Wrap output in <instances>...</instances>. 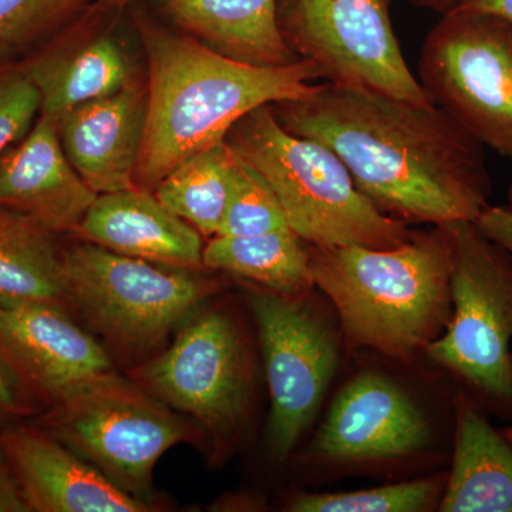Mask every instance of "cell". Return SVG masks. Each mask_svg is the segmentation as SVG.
I'll use <instances>...</instances> for the list:
<instances>
[{
	"mask_svg": "<svg viewBox=\"0 0 512 512\" xmlns=\"http://www.w3.org/2000/svg\"><path fill=\"white\" fill-rule=\"evenodd\" d=\"M225 143L271 185L288 227L312 247L396 248L413 232L357 190L348 167L326 144L296 136L271 104L252 110Z\"/></svg>",
	"mask_w": 512,
	"mask_h": 512,
	"instance_id": "277c9868",
	"label": "cell"
},
{
	"mask_svg": "<svg viewBox=\"0 0 512 512\" xmlns=\"http://www.w3.org/2000/svg\"><path fill=\"white\" fill-rule=\"evenodd\" d=\"M0 512H29L5 451L0 446Z\"/></svg>",
	"mask_w": 512,
	"mask_h": 512,
	"instance_id": "f546056e",
	"label": "cell"
},
{
	"mask_svg": "<svg viewBox=\"0 0 512 512\" xmlns=\"http://www.w3.org/2000/svg\"><path fill=\"white\" fill-rule=\"evenodd\" d=\"M284 228H289L288 222L271 185L254 168L237 158L227 208L217 235L251 237Z\"/></svg>",
	"mask_w": 512,
	"mask_h": 512,
	"instance_id": "484cf974",
	"label": "cell"
},
{
	"mask_svg": "<svg viewBox=\"0 0 512 512\" xmlns=\"http://www.w3.org/2000/svg\"><path fill=\"white\" fill-rule=\"evenodd\" d=\"M100 8L109 10H120L127 8L134 0H94Z\"/></svg>",
	"mask_w": 512,
	"mask_h": 512,
	"instance_id": "d6a6232c",
	"label": "cell"
},
{
	"mask_svg": "<svg viewBox=\"0 0 512 512\" xmlns=\"http://www.w3.org/2000/svg\"><path fill=\"white\" fill-rule=\"evenodd\" d=\"M460 2L461 0H409V3H412L416 8L431 10V12L439 13V15H444V13L456 9Z\"/></svg>",
	"mask_w": 512,
	"mask_h": 512,
	"instance_id": "1f68e13d",
	"label": "cell"
},
{
	"mask_svg": "<svg viewBox=\"0 0 512 512\" xmlns=\"http://www.w3.org/2000/svg\"><path fill=\"white\" fill-rule=\"evenodd\" d=\"M0 446L5 451L29 511L154 510V505L127 493L43 427L18 423L2 427Z\"/></svg>",
	"mask_w": 512,
	"mask_h": 512,
	"instance_id": "5bb4252c",
	"label": "cell"
},
{
	"mask_svg": "<svg viewBox=\"0 0 512 512\" xmlns=\"http://www.w3.org/2000/svg\"><path fill=\"white\" fill-rule=\"evenodd\" d=\"M178 29L215 52L254 66H286L298 56L278 23V0H157Z\"/></svg>",
	"mask_w": 512,
	"mask_h": 512,
	"instance_id": "d6986e66",
	"label": "cell"
},
{
	"mask_svg": "<svg viewBox=\"0 0 512 512\" xmlns=\"http://www.w3.org/2000/svg\"><path fill=\"white\" fill-rule=\"evenodd\" d=\"M35 397L0 350V429L32 413Z\"/></svg>",
	"mask_w": 512,
	"mask_h": 512,
	"instance_id": "83f0119b",
	"label": "cell"
},
{
	"mask_svg": "<svg viewBox=\"0 0 512 512\" xmlns=\"http://www.w3.org/2000/svg\"><path fill=\"white\" fill-rule=\"evenodd\" d=\"M147 57V119L136 187L154 191L185 158L225 141L232 127L266 104L308 96L319 79L308 60L254 66L215 52L137 12Z\"/></svg>",
	"mask_w": 512,
	"mask_h": 512,
	"instance_id": "7a4b0ae2",
	"label": "cell"
},
{
	"mask_svg": "<svg viewBox=\"0 0 512 512\" xmlns=\"http://www.w3.org/2000/svg\"><path fill=\"white\" fill-rule=\"evenodd\" d=\"M40 427L141 500L150 491L158 460L194 439L190 424L175 410L114 372L50 404Z\"/></svg>",
	"mask_w": 512,
	"mask_h": 512,
	"instance_id": "8992f818",
	"label": "cell"
},
{
	"mask_svg": "<svg viewBox=\"0 0 512 512\" xmlns=\"http://www.w3.org/2000/svg\"><path fill=\"white\" fill-rule=\"evenodd\" d=\"M429 443V421L413 397L390 377L363 372L335 397L306 457L339 467L396 463Z\"/></svg>",
	"mask_w": 512,
	"mask_h": 512,
	"instance_id": "7c38bea8",
	"label": "cell"
},
{
	"mask_svg": "<svg viewBox=\"0 0 512 512\" xmlns=\"http://www.w3.org/2000/svg\"><path fill=\"white\" fill-rule=\"evenodd\" d=\"M76 232L117 254L180 268L204 266L200 232L144 188L97 194Z\"/></svg>",
	"mask_w": 512,
	"mask_h": 512,
	"instance_id": "e0dca14e",
	"label": "cell"
},
{
	"mask_svg": "<svg viewBox=\"0 0 512 512\" xmlns=\"http://www.w3.org/2000/svg\"><path fill=\"white\" fill-rule=\"evenodd\" d=\"M305 295H249L271 396L268 447L276 461L286 460L311 426L339 362L335 330Z\"/></svg>",
	"mask_w": 512,
	"mask_h": 512,
	"instance_id": "30bf717a",
	"label": "cell"
},
{
	"mask_svg": "<svg viewBox=\"0 0 512 512\" xmlns=\"http://www.w3.org/2000/svg\"><path fill=\"white\" fill-rule=\"evenodd\" d=\"M96 197L64 153L55 117L40 113L0 160V210L25 215L52 234L76 232Z\"/></svg>",
	"mask_w": 512,
	"mask_h": 512,
	"instance_id": "2e32d148",
	"label": "cell"
},
{
	"mask_svg": "<svg viewBox=\"0 0 512 512\" xmlns=\"http://www.w3.org/2000/svg\"><path fill=\"white\" fill-rule=\"evenodd\" d=\"M477 227L495 244L504 248L512 258V210L504 207H488L476 221Z\"/></svg>",
	"mask_w": 512,
	"mask_h": 512,
	"instance_id": "f1b7e54d",
	"label": "cell"
},
{
	"mask_svg": "<svg viewBox=\"0 0 512 512\" xmlns=\"http://www.w3.org/2000/svg\"><path fill=\"white\" fill-rule=\"evenodd\" d=\"M40 113L42 97L22 63L0 64V160L28 136Z\"/></svg>",
	"mask_w": 512,
	"mask_h": 512,
	"instance_id": "4316f807",
	"label": "cell"
},
{
	"mask_svg": "<svg viewBox=\"0 0 512 512\" xmlns=\"http://www.w3.org/2000/svg\"><path fill=\"white\" fill-rule=\"evenodd\" d=\"M457 8L490 13L512 23V0H461Z\"/></svg>",
	"mask_w": 512,
	"mask_h": 512,
	"instance_id": "4dcf8cb0",
	"label": "cell"
},
{
	"mask_svg": "<svg viewBox=\"0 0 512 512\" xmlns=\"http://www.w3.org/2000/svg\"><path fill=\"white\" fill-rule=\"evenodd\" d=\"M235 158L225 141L185 158L154 188L158 201L204 237H215L231 191Z\"/></svg>",
	"mask_w": 512,
	"mask_h": 512,
	"instance_id": "603a6c76",
	"label": "cell"
},
{
	"mask_svg": "<svg viewBox=\"0 0 512 512\" xmlns=\"http://www.w3.org/2000/svg\"><path fill=\"white\" fill-rule=\"evenodd\" d=\"M392 0H278L286 45L318 69L319 79L431 104L407 66L390 18Z\"/></svg>",
	"mask_w": 512,
	"mask_h": 512,
	"instance_id": "9c48e42d",
	"label": "cell"
},
{
	"mask_svg": "<svg viewBox=\"0 0 512 512\" xmlns=\"http://www.w3.org/2000/svg\"><path fill=\"white\" fill-rule=\"evenodd\" d=\"M62 33L20 62L39 89L42 114L57 119L138 79L133 62L113 36L100 33L76 43L63 39Z\"/></svg>",
	"mask_w": 512,
	"mask_h": 512,
	"instance_id": "ac0fdd59",
	"label": "cell"
},
{
	"mask_svg": "<svg viewBox=\"0 0 512 512\" xmlns=\"http://www.w3.org/2000/svg\"><path fill=\"white\" fill-rule=\"evenodd\" d=\"M63 266L67 305L126 355L151 352L218 291L197 269L117 254L89 241L63 251Z\"/></svg>",
	"mask_w": 512,
	"mask_h": 512,
	"instance_id": "5b68a950",
	"label": "cell"
},
{
	"mask_svg": "<svg viewBox=\"0 0 512 512\" xmlns=\"http://www.w3.org/2000/svg\"><path fill=\"white\" fill-rule=\"evenodd\" d=\"M146 119L147 83L140 79L57 117L64 153L96 194L136 187Z\"/></svg>",
	"mask_w": 512,
	"mask_h": 512,
	"instance_id": "9a60e30c",
	"label": "cell"
},
{
	"mask_svg": "<svg viewBox=\"0 0 512 512\" xmlns=\"http://www.w3.org/2000/svg\"><path fill=\"white\" fill-rule=\"evenodd\" d=\"M510 201H511V210H512V187H511V191H510Z\"/></svg>",
	"mask_w": 512,
	"mask_h": 512,
	"instance_id": "e575fe53",
	"label": "cell"
},
{
	"mask_svg": "<svg viewBox=\"0 0 512 512\" xmlns=\"http://www.w3.org/2000/svg\"><path fill=\"white\" fill-rule=\"evenodd\" d=\"M94 0H0V64L20 63L70 28Z\"/></svg>",
	"mask_w": 512,
	"mask_h": 512,
	"instance_id": "cb8c5ba5",
	"label": "cell"
},
{
	"mask_svg": "<svg viewBox=\"0 0 512 512\" xmlns=\"http://www.w3.org/2000/svg\"><path fill=\"white\" fill-rule=\"evenodd\" d=\"M447 476L423 478L350 493L299 494L295 512H423L439 507Z\"/></svg>",
	"mask_w": 512,
	"mask_h": 512,
	"instance_id": "d4e9b609",
	"label": "cell"
},
{
	"mask_svg": "<svg viewBox=\"0 0 512 512\" xmlns=\"http://www.w3.org/2000/svg\"><path fill=\"white\" fill-rule=\"evenodd\" d=\"M0 350L49 406L114 372L107 350L53 303L0 305Z\"/></svg>",
	"mask_w": 512,
	"mask_h": 512,
	"instance_id": "4fadbf2b",
	"label": "cell"
},
{
	"mask_svg": "<svg viewBox=\"0 0 512 512\" xmlns=\"http://www.w3.org/2000/svg\"><path fill=\"white\" fill-rule=\"evenodd\" d=\"M419 82L431 103L512 160V23L477 10L444 13L421 46Z\"/></svg>",
	"mask_w": 512,
	"mask_h": 512,
	"instance_id": "ba28073f",
	"label": "cell"
},
{
	"mask_svg": "<svg viewBox=\"0 0 512 512\" xmlns=\"http://www.w3.org/2000/svg\"><path fill=\"white\" fill-rule=\"evenodd\" d=\"M53 235L25 215L0 210V305L67 308L63 251Z\"/></svg>",
	"mask_w": 512,
	"mask_h": 512,
	"instance_id": "44dd1931",
	"label": "cell"
},
{
	"mask_svg": "<svg viewBox=\"0 0 512 512\" xmlns=\"http://www.w3.org/2000/svg\"><path fill=\"white\" fill-rule=\"evenodd\" d=\"M439 511L512 512V446L464 397Z\"/></svg>",
	"mask_w": 512,
	"mask_h": 512,
	"instance_id": "ffe728a7",
	"label": "cell"
},
{
	"mask_svg": "<svg viewBox=\"0 0 512 512\" xmlns=\"http://www.w3.org/2000/svg\"><path fill=\"white\" fill-rule=\"evenodd\" d=\"M309 249L313 285L338 311L350 348L410 360L447 328L453 252L443 227L396 248Z\"/></svg>",
	"mask_w": 512,
	"mask_h": 512,
	"instance_id": "3957f363",
	"label": "cell"
},
{
	"mask_svg": "<svg viewBox=\"0 0 512 512\" xmlns=\"http://www.w3.org/2000/svg\"><path fill=\"white\" fill-rule=\"evenodd\" d=\"M453 252L451 319L427 348L440 366L497 403L512 402V258L476 222L439 225Z\"/></svg>",
	"mask_w": 512,
	"mask_h": 512,
	"instance_id": "52a82bcc",
	"label": "cell"
},
{
	"mask_svg": "<svg viewBox=\"0 0 512 512\" xmlns=\"http://www.w3.org/2000/svg\"><path fill=\"white\" fill-rule=\"evenodd\" d=\"M134 377L215 436L235 433L247 417L251 360L241 330L225 312L195 316L173 345L138 367Z\"/></svg>",
	"mask_w": 512,
	"mask_h": 512,
	"instance_id": "8fae6325",
	"label": "cell"
},
{
	"mask_svg": "<svg viewBox=\"0 0 512 512\" xmlns=\"http://www.w3.org/2000/svg\"><path fill=\"white\" fill-rule=\"evenodd\" d=\"M291 228L251 237L214 238L202 265L282 295H305L313 286L311 249Z\"/></svg>",
	"mask_w": 512,
	"mask_h": 512,
	"instance_id": "7402d4cb",
	"label": "cell"
},
{
	"mask_svg": "<svg viewBox=\"0 0 512 512\" xmlns=\"http://www.w3.org/2000/svg\"><path fill=\"white\" fill-rule=\"evenodd\" d=\"M504 437H505V439H507L508 443H510L512 446V427H511V429L505 430Z\"/></svg>",
	"mask_w": 512,
	"mask_h": 512,
	"instance_id": "836d02e7",
	"label": "cell"
},
{
	"mask_svg": "<svg viewBox=\"0 0 512 512\" xmlns=\"http://www.w3.org/2000/svg\"><path fill=\"white\" fill-rule=\"evenodd\" d=\"M271 107L286 130L335 151L387 217L439 227L476 222L490 207L485 147L436 104L319 83Z\"/></svg>",
	"mask_w": 512,
	"mask_h": 512,
	"instance_id": "6da1fadb",
	"label": "cell"
}]
</instances>
